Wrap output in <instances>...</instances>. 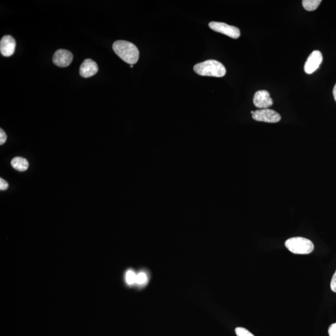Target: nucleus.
<instances>
[{"mask_svg":"<svg viewBox=\"0 0 336 336\" xmlns=\"http://www.w3.org/2000/svg\"><path fill=\"white\" fill-rule=\"evenodd\" d=\"M113 49L119 58L130 65H135L139 60V50L132 42L117 41L113 44Z\"/></svg>","mask_w":336,"mask_h":336,"instance_id":"f257e3e1","label":"nucleus"},{"mask_svg":"<svg viewBox=\"0 0 336 336\" xmlns=\"http://www.w3.org/2000/svg\"><path fill=\"white\" fill-rule=\"evenodd\" d=\"M194 71L202 76L222 77L226 74V69L222 64L212 60L197 64L194 67Z\"/></svg>","mask_w":336,"mask_h":336,"instance_id":"f03ea898","label":"nucleus"},{"mask_svg":"<svg viewBox=\"0 0 336 336\" xmlns=\"http://www.w3.org/2000/svg\"><path fill=\"white\" fill-rule=\"evenodd\" d=\"M285 247L295 254L307 255L314 249L313 243L304 237H293L285 242Z\"/></svg>","mask_w":336,"mask_h":336,"instance_id":"7ed1b4c3","label":"nucleus"},{"mask_svg":"<svg viewBox=\"0 0 336 336\" xmlns=\"http://www.w3.org/2000/svg\"><path fill=\"white\" fill-rule=\"evenodd\" d=\"M252 118L256 121L266 123H277L281 120V116L278 113L271 109H260L255 111H251Z\"/></svg>","mask_w":336,"mask_h":336,"instance_id":"20e7f679","label":"nucleus"},{"mask_svg":"<svg viewBox=\"0 0 336 336\" xmlns=\"http://www.w3.org/2000/svg\"><path fill=\"white\" fill-rule=\"evenodd\" d=\"M209 26L213 31L225 34L231 38L238 39L241 36V31L238 28L229 25L228 24L212 21L209 24Z\"/></svg>","mask_w":336,"mask_h":336,"instance_id":"39448f33","label":"nucleus"},{"mask_svg":"<svg viewBox=\"0 0 336 336\" xmlns=\"http://www.w3.org/2000/svg\"><path fill=\"white\" fill-rule=\"evenodd\" d=\"M73 55L66 49H59L53 55L52 61L54 65L60 68H66L73 62Z\"/></svg>","mask_w":336,"mask_h":336,"instance_id":"423d86ee","label":"nucleus"},{"mask_svg":"<svg viewBox=\"0 0 336 336\" xmlns=\"http://www.w3.org/2000/svg\"><path fill=\"white\" fill-rule=\"evenodd\" d=\"M322 61V55L319 50H314L309 55L305 65L306 74H311L319 68Z\"/></svg>","mask_w":336,"mask_h":336,"instance_id":"0eeeda50","label":"nucleus"},{"mask_svg":"<svg viewBox=\"0 0 336 336\" xmlns=\"http://www.w3.org/2000/svg\"><path fill=\"white\" fill-rule=\"evenodd\" d=\"M253 103L256 107L265 109L273 105V102L268 91L259 90L255 93L254 97H253Z\"/></svg>","mask_w":336,"mask_h":336,"instance_id":"6e6552de","label":"nucleus"},{"mask_svg":"<svg viewBox=\"0 0 336 336\" xmlns=\"http://www.w3.org/2000/svg\"><path fill=\"white\" fill-rule=\"evenodd\" d=\"M16 49L15 39L10 35L2 37L0 41V51L5 57H10L14 54Z\"/></svg>","mask_w":336,"mask_h":336,"instance_id":"1a4fd4ad","label":"nucleus"},{"mask_svg":"<svg viewBox=\"0 0 336 336\" xmlns=\"http://www.w3.org/2000/svg\"><path fill=\"white\" fill-rule=\"evenodd\" d=\"M98 71L97 63L90 59H87L80 67L79 73L84 78H89L97 74Z\"/></svg>","mask_w":336,"mask_h":336,"instance_id":"9d476101","label":"nucleus"},{"mask_svg":"<svg viewBox=\"0 0 336 336\" xmlns=\"http://www.w3.org/2000/svg\"><path fill=\"white\" fill-rule=\"evenodd\" d=\"M12 166L18 172H26L29 167V162L27 159L22 157H15L11 162Z\"/></svg>","mask_w":336,"mask_h":336,"instance_id":"9b49d317","label":"nucleus"},{"mask_svg":"<svg viewBox=\"0 0 336 336\" xmlns=\"http://www.w3.org/2000/svg\"><path fill=\"white\" fill-rule=\"evenodd\" d=\"M321 2V0H303L302 4L304 9L311 12L316 10Z\"/></svg>","mask_w":336,"mask_h":336,"instance_id":"f8f14e48","label":"nucleus"},{"mask_svg":"<svg viewBox=\"0 0 336 336\" xmlns=\"http://www.w3.org/2000/svg\"><path fill=\"white\" fill-rule=\"evenodd\" d=\"M125 280H126L127 284L130 286L136 284L137 274L132 270L127 271L126 274H125Z\"/></svg>","mask_w":336,"mask_h":336,"instance_id":"ddd939ff","label":"nucleus"},{"mask_svg":"<svg viewBox=\"0 0 336 336\" xmlns=\"http://www.w3.org/2000/svg\"><path fill=\"white\" fill-rule=\"evenodd\" d=\"M148 275L145 272L141 271L137 274V280H136V284L142 287L147 284L148 282Z\"/></svg>","mask_w":336,"mask_h":336,"instance_id":"4468645a","label":"nucleus"},{"mask_svg":"<svg viewBox=\"0 0 336 336\" xmlns=\"http://www.w3.org/2000/svg\"><path fill=\"white\" fill-rule=\"evenodd\" d=\"M235 331H236L237 336H255L249 330L245 329L244 327H237Z\"/></svg>","mask_w":336,"mask_h":336,"instance_id":"2eb2a0df","label":"nucleus"},{"mask_svg":"<svg viewBox=\"0 0 336 336\" xmlns=\"http://www.w3.org/2000/svg\"><path fill=\"white\" fill-rule=\"evenodd\" d=\"M7 140V136L4 130L2 129H0V145H2L6 142Z\"/></svg>","mask_w":336,"mask_h":336,"instance_id":"dca6fc26","label":"nucleus"},{"mask_svg":"<svg viewBox=\"0 0 336 336\" xmlns=\"http://www.w3.org/2000/svg\"><path fill=\"white\" fill-rule=\"evenodd\" d=\"M9 188V184L3 178H0V190L5 191Z\"/></svg>","mask_w":336,"mask_h":336,"instance_id":"f3484780","label":"nucleus"},{"mask_svg":"<svg viewBox=\"0 0 336 336\" xmlns=\"http://www.w3.org/2000/svg\"><path fill=\"white\" fill-rule=\"evenodd\" d=\"M330 289L332 292L336 293V271L333 274L331 282H330Z\"/></svg>","mask_w":336,"mask_h":336,"instance_id":"a211bd4d","label":"nucleus"},{"mask_svg":"<svg viewBox=\"0 0 336 336\" xmlns=\"http://www.w3.org/2000/svg\"><path fill=\"white\" fill-rule=\"evenodd\" d=\"M328 332L329 336H336V323L330 325Z\"/></svg>","mask_w":336,"mask_h":336,"instance_id":"6ab92c4d","label":"nucleus"},{"mask_svg":"<svg viewBox=\"0 0 336 336\" xmlns=\"http://www.w3.org/2000/svg\"><path fill=\"white\" fill-rule=\"evenodd\" d=\"M333 95H334V99L336 102V84L334 87V89H333Z\"/></svg>","mask_w":336,"mask_h":336,"instance_id":"aec40b11","label":"nucleus"},{"mask_svg":"<svg viewBox=\"0 0 336 336\" xmlns=\"http://www.w3.org/2000/svg\"><path fill=\"white\" fill-rule=\"evenodd\" d=\"M131 68H133V65H130Z\"/></svg>","mask_w":336,"mask_h":336,"instance_id":"412c9836","label":"nucleus"}]
</instances>
